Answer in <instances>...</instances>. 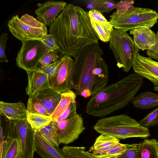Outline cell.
Instances as JSON below:
<instances>
[{"label": "cell", "instance_id": "6da1fadb", "mask_svg": "<svg viewBox=\"0 0 158 158\" xmlns=\"http://www.w3.org/2000/svg\"><path fill=\"white\" fill-rule=\"evenodd\" d=\"M49 27V33L53 36L58 51L63 55L74 58L83 48L98 43L99 40L88 12L73 4H67Z\"/></svg>", "mask_w": 158, "mask_h": 158}, {"label": "cell", "instance_id": "7a4b0ae2", "mask_svg": "<svg viewBox=\"0 0 158 158\" xmlns=\"http://www.w3.org/2000/svg\"><path fill=\"white\" fill-rule=\"evenodd\" d=\"M98 43L87 45L74 58L75 93L85 98L91 97L107 85L108 66Z\"/></svg>", "mask_w": 158, "mask_h": 158}, {"label": "cell", "instance_id": "3957f363", "mask_svg": "<svg viewBox=\"0 0 158 158\" xmlns=\"http://www.w3.org/2000/svg\"><path fill=\"white\" fill-rule=\"evenodd\" d=\"M143 84V78L135 73L102 88L91 97L86 113L104 117L125 107L132 101Z\"/></svg>", "mask_w": 158, "mask_h": 158}, {"label": "cell", "instance_id": "277c9868", "mask_svg": "<svg viewBox=\"0 0 158 158\" xmlns=\"http://www.w3.org/2000/svg\"><path fill=\"white\" fill-rule=\"evenodd\" d=\"M94 129L100 134H105L119 139L131 138L144 139L150 136L148 129L125 114L102 118L97 121Z\"/></svg>", "mask_w": 158, "mask_h": 158}, {"label": "cell", "instance_id": "5b68a950", "mask_svg": "<svg viewBox=\"0 0 158 158\" xmlns=\"http://www.w3.org/2000/svg\"><path fill=\"white\" fill-rule=\"evenodd\" d=\"M109 42L118 67L128 72L132 67L139 49L128 33L114 28Z\"/></svg>", "mask_w": 158, "mask_h": 158}, {"label": "cell", "instance_id": "8992f818", "mask_svg": "<svg viewBox=\"0 0 158 158\" xmlns=\"http://www.w3.org/2000/svg\"><path fill=\"white\" fill-rule=\"evenodd\" d=\"M110 18L114 28L126 32L142 27H152L157 22L158 13L147 8L135 7L123 14L114 12Z\"/></svg>", "mask_w": 158, "mask_h": 158}, {"label": "cell", "instance_id": "52a82bcc", "mask_svg": "<svg viewBox=\"0 0 158 158\" xmlns=\"http://www.w3.org/2000/svg\"><path fill=\"white\" fill-rule=\"evenodd\" d=\"M7 26L12 35L22 42L41 41L48 34L46 25L27 14L20 18L18 15L14 16L8 21Z\"/></svg>", "mask_w": 158, "mask_h": 158}, {"label": "cell", "instance_id": "ba28073f", "mask_svg": "<svg viewBox=\"0 0 158 158\" xmlns=\"http://www.w3.org/2000/svg\"><path fill=\"white\" fill-rule=\"evenodd\" d=\"M22 43L15 59L17 65L27 72L34 70L42 57L50 51L40 40H30Z\"/></svg>", "mask_w": 158, "mask_h": 158}, {"label": "cell", "instance_id": "9c48e42d", "mask_svg": "<svg viewBox=\"0 0 158 158\" xmlns=\"http://www.w3.org/2000/svg\"><path fill=\"white\" fill-rule=\"evenodd\" d=\"M7 131L17 138L22 158H33L35 152V131L27 119L10 121Z\"/></svg>", "mask_w": 158, "mask_h": 158}, {"label": "cell", "instance_id": "30bf717a", "mask_svg": "<svg viewBox=\"0 0 158 158\" xmlns=\"http://www.w3.org/2000/svg\"><path fill=\"white\" fill-rule=\"evenodd\" d=\"M63 56V60L56 76L49 78L51 86L62 93L75 88L74 60L69 56Z\"/></svg>", "mask_w": 158, "mask_h": 158}, {"label": "cell", "instance_id": "8fae6325", "mask_svg": "<svg viewBox=\"0 0 158 158\" xmlns=\"http://www.w3.org/2000/svg\"><path fill=\"white\" fill-rule=\"evenodd\" d=\"M57 122L59 142L66 145L78 139L86 129L83 118L77 113L65 120Z\"/></svg>", "mask_w": 158, "mask_h": 158}, {"label": "cell", "instance_id": "7c38bea8", "mask_svg": "<svg viewBox=\"0 0 158 158\" xmlns=\"http://www.w3.org/2000/svg\"><path fill=\"white\" fill-rule=\"evenodd\" d=\"M135 73L158 86V62L138 54L132 66Z\"/></svg>", "mask_w": 158, "mask_h": 158}, {"label": "cell", "instance_id": "4fadbf2b", "mask_svg": "<svg viewBox=\"0 0 158 158\" xmlns=\"http://www.w3.org/2000/svg\"><path fill=\"white\" fill-rule=\"evenodd\" d=\"M67 4L64 1L48 0L40 4L35 13L38 20L50 27Z\"/></svg>", "mask_w": 158, "mask_h": 158}, {"label": "cell", "instance_id": "5bb4252c", "mask_svg": "<svg viewBox=\"0 0 158 158\" xmlns=\"http://www.w3.org/2000/svg\"><path fill=\"white\" fill-rule=\"evenodd\" d=\"M88 14L92 27L99 39L103 42H108L114 29L110 22L98 11L89 10Z\"/></svg>", "mask_w": 158, "mask_h": 158}, {"label": "cell", "instance_id": "9a60e30c", "mask_svg": "<svg viewBox=\"0 0 158 158\" xmlns=\"http://www.w3.org/2000/svg\"><path fill=\"white\" fill-rule=\"evenodd\" d=\"M28 84L26 94L34 96L42 89L51 87L48 75L37 69L27 72Z\"/></svg>", "mask_w": 158, "mask_h": 158}, {"label": "cell", "instance_id": "2e32d148", "mask_svg": "<svg viewBox=\"0 0 158 158\" xmlns=\"http://www.w3.org/2000/svg\"><path fill=\"white\" fill-rule=\"evenodd\" d=\"M35 152L42 158H67L59 147L53 146L35 131Z\"/></svg>", "mask_w": 158, "mask_h": 158}, {"label": "cell", "instance_id": "e0dca14e", "mask_svg": "<svg viewBox=\"0 0 158 158\" xmlns=\"http://www.w3.org/2000/svg\"><path fill=\"white\" fill-rule=\"evenodd\" d=\"M62 94V93L51 86L42 89L34 97L51 115L53 113L60 101Z\"/></svg>", "mask_w": 158, "mask_h": 158}, {"label": "cell", "instance_id": "ac0fdd59", "mask_svg": "<svg viewBox=\"0 0 158 158\" xmlns=\"http://www.w3.org/2000/svg\"><path fill=\"white\" fill-rule=\"evenodd\" d=\"M130 33L133 35L134 41L139 49L148 50L155 43L156 34L150 28L142 27L131 30Z\"/></svg>", "mask_w": 158, "mask_h": 158}, {"label": "cell", "instance_id": "d6986e66", "mask_svg": "<svg viewBox=\"0 0 158 158\" xmlns=\"http://www.w3.org/2000/svg\"><path fill=\"white\" fill-rule=\"evenodd\" d=\"M0 113L10 121L25 120L27 114V108L21 102L10 103L0 102Z\"/></svg>", "mask_w": 158, "mask_h": 158}, {"label": "cell", "instance_id": "ffe728a7", "mask_svg": "<svg viewBox=\"0 0 158 158\" xmlns=\"http://www.w3.org/2000/svg\"><path fill=\"white\" fill-rule=\"evenodd\" d=\"M0 158H22L17 138L8 131L3 145L0 146Z\"/></svg>", "mask_w": 158, "mask_h": 158}, {"label": "cell", "instance_id": "44dd1931", "mask_svg": "<svg viewBox=\"0 0 158 158\" xmlns=\"http://www.w3.org/2000/svg\"><path fill=\"white\" fill-rule=\"evenodd\" d=\"M120 140L105 134H101L96 139L88 152L94 155L106 151L119 143Z\"/></svg>", "mask_w": 158, "mask_h": 158}, {"label": "cell", "instance_id": "7402d4cb", "mask_svg": "<svg viewBox=\"0 0 158 158\" xmlns=\"http://www.w3.org/2000/svg\"><path fill=\"white\" fill-rule=\"evenodd\" d=\"M133 106L139 109H150L158 106V94L150 91L141 93L132 101Z\"/></svg>", "mask_w": 158, "mask_h": 158}, {"label": "cell", "instance_id": "603a6c76", "mask_svg": "<svg viewBox=\"0 0 158 158\" xmlns=\"http://www.w3.org/2000/svg\"><path fill=\"white\" fill-rule=\"evenodd\" d=\"M76 94L72 90L62 93L61 98L53 113L50 115L52 121H56L72 102H75Z\"/></svg>", "mask_w": 158, "mask_h": 158}, {"label": "cell", "instance_id": "cb8c5ba5", "mask_svg": "<svg viewBox=\"0 0 158 158\" xmlns=\"http://www.w3.org/2000/svg\"><path fill=\"white\" fill-rule=\"evenodd\" d=\"M140 158H158V140L144 139L140 142Z\"/></svg>", "mask_w": 158, "mask_h": 158}, {"label": "cell", "instance_id": "d4e9b609", "mask_svg": "<svg viewBox=\"0 0 158 158\" xmlns=\"http://www.w3.org/2000/svg\"><path fill=\"white\" fill-rule=\"evenodd\" d=\"M58 123L52 121L38 132L52 145L59 147L60 143L58 139Z\"/></svg>", "mask_w": 158, "mask_h": 158}, {"label": "cell", "instance_id": "484cf974", "mask_svg": "<svg viewBox=\"0 0 158 158\" xmlns=\"http://www.w3.org/2000/svg\"><path fill=\"white\" fill-rule=\"evenodd\" d=\"M27 120L33 130L38 132L52 121L50 116L27 113Z\"/></svg>", "mask_w": 158, "mask_h": 158}, {"label": "cell", "instance_id": "4316f807", "mask_svg": "<svg viewBox=\"0 0 158 158\" xmlns=\"http://www.w3.org/2000/svg\"><path fill=\"white\" fill-rule=\"evenodd\" d=\"M84 2L90 10H95L101 13H107L116 8V3L110 0H87Z\"/></svg>", "mask_w": 158, "mask_h": 158}, {"label": "cell", "instance_id": "83f0119b", "mask_svg": "<svg viewBox=\"0 0 158 158\" xmlns=\"http://www.w3.org/2000/svg\"><path fill=\"white\" fill-rule=\"evenodd\" d=\"M67 158H96L84 147L66 145L61 149Z\"/></svg>", "mask_w": 158, "mask_h": 158}, {"label": "cell", "instance_id": "f1b7e54d", "mask_svg": "<svg viewBox=\"0 0 158 158\" xmlns=\"http://www.w3.org/2000/svg\"><path fill=\"white\" fill-rule=\"evenodd\" d=\"M27 109V113L50 115L46 109L34 96L29 97Z\"/></svg>", "mask_w": 158, "mask_h": 158}, {"label": "cell", "instance_id": "f546056e", "mask_svg": "<svg viewBox=\"0 0 158 158\" xmlns=\"http://www.w3.org/2000/svg\"><path fill=\"white\" fill-rule=\"evenodd\" d=\"M128 145L119 143L109 150L94 156L100 158L117 157L123 154L127 149Z\"/></svg>", "mask_w": 158, "mask_h": 158}, {"label": "cell", "instance_id": "4dcf8cb0", "mask_svg": "<svg viewBox=\"0 0 158 158\" xmlns=\"http://www.w3.org/2000/svg\"><path fill=\"white\" fill-rule=\"evenodd\" d=\"M58 51H50L45 54L40 60L36 69L44 67L48 64L60 60L63 55L60 54Z\"/></svg>", "mask_w": 158, "mask_h": 158}, {"label": "cell", "instance_id": "1f68e13d", "mask_svg": "<svg viewBox=\"0 0 158 158\" xmlns=\"http://www.w3.org/2000/svg\"><path fill=\"white\" fill-rule=\"evenodd\" d=\"M139 122L148 129L158 125V107L150 112Z\"/></svg>", "mask_w": 158, "mask_h": 158}, {"label": "cell", "instance_id": "d6a6232c", "mask_svg": "<svg viewBox=\"0 0 158 158\" xmlns=\"http://www.w3.org/2000/svg\"><path fill=\"white\" fill-rule=\"evenodd\" d=\"M64 59L63 55L58 61L50 64L47 66L40 69H36L47 74L49 78L55 77Z\"/></svg>", "mask_w": 158, "mask_h": 158}, {"label": "cell", "instance_id": "836d02e7", "mask_svg": "<svg viewBox=\"0 0 158 158\" xmlns=\"http://www.w3.org/2000/svg\"><path fill=\"white\" fill-rule=\"evenodd\" d=\"M140 143L128 145L127 149L117 158H140Z\"/></svg>", "mask_w": 158, "mask_h": 158}, {"label": "cell", "instance_id": "e575fe53", "mask_svg": "<svg viewBox=\"0 0 158 158\" xmlns=\"http://www.w3.org/2000/svg\"><path fill=\"white\" fill-rule=\"evenodd\" d=\"M133 0H123L116 3L115 12L118 14H123L129 11L135 7L133 4Z\"/></svg>", "mask_w": 158, "mask_h": 158}, {"label": "cell", "instance_id": "d590c367", "mask_svg": "<svg viewBox=\"0 0 158 158\" xmlns=\"http://www.w3.org/2000/svg\"><path fill=\"white\" fill-rule=\"evenodd\" d=\"M8 34L6 32L2 33L0 36V62L7 63L8 62L5 53V48L8 40Z\"/></svg>", "mask_w": 158, "mask_h": 158}, {"label": "cell", "instance_id": "8d00e7d4", "mask_svg": "<svg viewBox=\"0 0 158 158\" xmlns=\"http://www.w3.org/2000/svg\"><path fill=\"white\" fill-rule=\"evenodd\" d=\"M41 41L50 51H58V47L52 35L51 34L46 35Z\"/></svg>", "mask_w": 158, "mask_h": 158}, {"label": "cell", "instance_id": "74e56055", "mask_svg": "<svg viewBox=\"0 0 158 158\" xmlns=\"http://www.w3.org/2000/svg\"><path fill=\"white\" fill-rule=\"evenodd\" d=\"M77 106L76 102H71L67 109L58 118L56 122L65 120L77 113Z\"/></svg>", "mask_w": 158, "mask_h": 158}, {"label": "cell", "instance_id": "f35d334b", "mask_svg": "<svg viewBox=\"0 0 158 158\" xmlns=\"http://www.w3.org/2000/svg\"><path fill=\"white\" fill-rule=\"evenodd\" d=\"M156 41L155 44L147 52V55L151 58L158 61V31L156 34Z\"/></svg>", "mask_w": 158, "mask_h": 158}, {"label": "cell", "instance_id": "ab89813d", "mask_svg": "<svg viewBox=\"0 0 158 158\" xmlns=\"http://www.w3.org/2000/svg\"><path fill=\"white\" fill-rule=\"evenodd\" d=\"M154 89L155 91L158 92V86H154Z\"/></svg>", "mask_w": 158, "mask_h": 158}, {"label": "cell", "instance_id": "60d3db41", "mask_svg": "<svg viewBox=\"0 0 158 158\" xmlns=\"http://www.w3.org/2000/svg\"><path fill=\"white\" fill-rule=\"evenodd\" d=\"M95 156V157L96 158H100L99 157H96V156ZM117 158V157H108V158Z\"/></svg>", "mask_w": 158, "mask_h": 158}]
</instances>
